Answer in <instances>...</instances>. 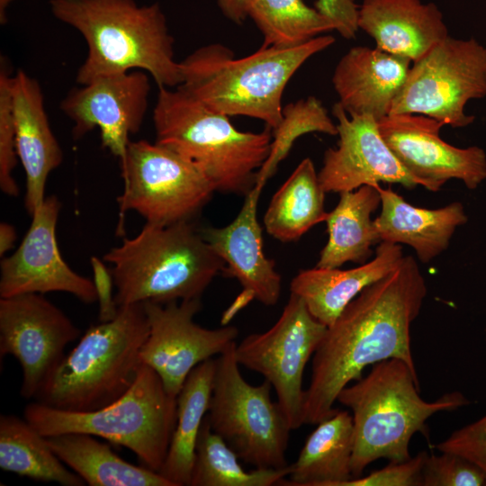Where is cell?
Here are the masks:
<instances>
[{
	"mask_svg": "<svg viewBox=\"0 0 486 486\" xmlns=\"http://www.w3.org/2000/svg\"><path fill=\"white\" fill-rule=\"evenodd\" d=\"M378 185H363L339 194L337 206L326 220L328 241L316 267L339 268L346 262L364 264L380 242L372 213L381 203Z\"/></svg>",
	"mask_w": 486,
	"mask_h": 486,
	"instance_id": "cell-25",
	"label": "cell"
},
{
	"mask_svg": "<svg viewBox=\"0 0 486 486\" xmlns=\"http://www.w3.org/2000/svg\"><path fill=\"white\" fill-rule=\"evenodd\" d=\"M378 190L381 212L374 225L380 242L408 245L422 263L443 253L456 229L468 220L460 202L426 209L409 203L392 188L378 185Z\"/></svg>",
	"mask_w": 486,
	"mask_h": 486,
	"instance_id": "cell-24",
	"label": "cell"
},
{
	"mask_svg": "<svg viewBox=\"0 0 486 486\" xmlns=\"http://www.w3.org/2000/svg\"><path fill=\"white\" fill-rule=\"evenodd\" d=\"M272 130L269 155L256 176V184L263 185L288 156L298 138L311 132L338 135L337 124L321 101L315 96H308L283 107L282 120Z\"/></svg>",
	"mask_w": 486,
	"mask_h": 486,
	"instance_id": "cell-33",
	"label": "cell"
},
{
	"mask_svg": "<svg viewBox=\"0 0 486 486\" xmlns=\"http://www.w3.org/2000/svg\"><path fill=\"white\" fill-rule=\"evenodd\" d=\"M237 454L216 434L205 416L198 436L190 486H271L290 474L281 469L256 468L247 472Z\"/></svg>",
	"mask_w": 486,
	"mask_h": 486,
	"instance_id": "cell-31",
	"label": "cell"
},
{
	"mask_svg": "<svg viewBox=\"0 0 486 486\" xmlns=\"http://www.w3.org/2000/svg\"><path fill=\"white\" fill-rule=\"evenodd\" d=\"M120 164L123 190L117 199L119 233L129 211L153 225L192 221L215 192L196 166L156 141L130 140Z\"/></svg>",
	"mask_w": 486,
	"mask_h": 486,
	"instance_id": "cell-10",
	"label": "cell"
},
{
	"mask_svg": "<svg viewBox=\"0 0 486 486\" xmlns=\"http://www.w3.org/2000/svg\"><path fill=\"white\" fill-rule=\"evenodd\" d=\"M439 452L459 454L476 464L486 475V415L454 431L435 446Z\"/></svg>",
	"mask_w": 486,
	"mask_h": 486,
	"instance_id": "cell-37",
	"label": "cell"
},
{
	"mask_svg": "<svg viewBox=\"0 0 486 486\" xmlns=\"http://www.w3.org/2000/svg\"><path fill=\"white\" fill-rule=\"evenodd\" d=\"M60 209L58 197L50 195L31 215L32 223L20 246L1 261V298L62 292L86 304L96 302L93 280L72 270L59 252L56 226Z\"/></svg>",
	"mask_w": 486,
	"mask_h": 486,
	"instance_id": "cell-17",
	"label": "cell"
},
{
	"mask_svg": "<svg viewBox=\"0 0 486 486\" xmlns=\"http://www.w3.org/2000/svg\"><path fill=\"white\" fill-rule=\"evenodd\" d=\"M334 42L333 36L320 35L292 48L261 46L241 58L222 44H208L180 61L179 87L216 112L258 119L272 130L282 120V96L290 79Z\"/></svg>",
	"mask_w": 486,
	"mask_h": 486,
	"instance_id": "cell-3",
	"label": "cell"
},
{
	"mask_svg": "<svg viewBox=\"0 0 486 486\" xmlns=\"http://www.w3.org/2000/svg\"><path fill=\"white\" fill-rule=\"evenodd\" d=\"M248 17L262 33L264 47L292 48L335 30L330 19L303 0H253Z\"/></svg>",
	"mask_w": 486,
	"mask_h": 486,
	"instance_id": "cell-32",
	"label": "cell"
},
{
	"mask_svg": "<svg viewBox=\"0 0 486 486\" xmlns=\"http://www.w3.org/2000/svg\"><path fill=\"white\" fill-rule=\"evenodd\" d=\"M153 124L156 142L196 166L215 192L246 195L270 152L271 128L241 131L179 86L158 87Z\"/></svg>",
	"mask_w": 486,
	"mask_h": 486,
	"instance_id": "cell-6",
	"label": "cell"
},
{
	"mask_svg": "<svg viewBox=\"0 0 486 486\" xmlns=\"http://www.w3.org/2000/svg\"><path fill=\"white\" fill-rule=\"evenodd\" d=\"M148 331L144 303L119 306L114 319L86 329L35 401L68 411H92L113 402L137 376Z\"/></svg>",
	"mask_w": 486,
	"mask_h": 486,
	"instance_id": "cell-7",
	"label": "cell"
},
{
	"mask_svg": "<svg viewBox=\"0 0 486 486\" xmlns=\"http://www.w3.org/2000/svg\"><path fill=\"white\" fill-rule=\"evenodd\" d=\"M215 365V359L210 358L195 366L176 397V423L158 472L174 486H190L195 446L209 409Z\"/></svg>",
	"mask_w": 486,
	"mask_h": 486,
	"instance_id": "cell-28",
	"label": "cell"
},
{
	"mask_svg": "<svg viewBox=\"0 0 486 486\" xmlns=\"http://www.w3.org/2000/svg\"><path fill=\"white\" fill-rule=\"evenodd\" d=\"M91 266L98 303V320L100 322L112 320L117 315L119 306L115 302V293H113L115 284L111 269L104 259L96 256L91 257Z\"/></svg>",
	"mask_w": 486,
	"mask_h": 486,
	"instance_id": "cell-38",
	"label": "cell"
},
{
	"mask_svg": "<svg viewBox=\"0 0 486 486\" xmlns=\"http://www.w3.org/2000/svg\"><path fill=\"white\" fill-rule=\"evenodd\" d=\"M428 454L422 468V486H482L486 475L468 459L449 452Z\"/></svg>",
	"mask_w": 486,
	"mask_h": 486,
	"instance_id": "cell-35",
	"label": "cell"
},
{
	"mask_svg": "<svg viewBox=\"0 0 486 486\" xmlns=\"http://www.w3.org/2000/svg\"><path fill=\"white\" fill-rule=\"evenodd\" d=\"M80 329L40 293L0 299V356H14L22 371L20 394L36 399Z\"/></svg>",
	"mask_w": 486,
	"mask_h": 486,
	"instance_id": "cell-13",
	"label": "cell"
},
{
	"mask_svg": "<svg viewBox=\"0 0 486 486\" xmlns=\"http://www.w3.org/2000/svg\"><path fill=\"white\" fill-rule=\"evenodd\" d=\"M330 19L335 30L346 40H353L358 32L359 5L355 0H317L314 6Z\"/></svg>",
	"mask_w": 486,
	"mask_h": 486,
	"instance_id": "cell-39",
	"label": "cell"
},
{
	"mask_svg": "<svg viewBox=\"0 0 486 486\" xmlns=\"http://www.w3.org/2000/svg\"><path fill=\"white\" fill-rule=\"evenodd\" d=\"M325 194L312 160L302 159L270 201L264 217L266 232L281 242L298 240L326 221Z\"/></svg>",
	"mask_w": 486,
	"mask_h": 486,
	"instance_id": "cell-29",
	"label": "cell"
},
{
	"mask_svg": "<svg viewBox=\"0 0 486 486\" xmlns=\"http://www.w3.org/2000/svg\"><path fill=\"white\" fill-rule=\"evenodd\" d=\"M23 418L44 436L84 433L126 447L143 466L158 472L176 423V398L141 364L130 389L101 409L68 411L33 401L24 408Z\"/></svg>",
	"mask_w": 486,
	"mask_h": 486,
	"instance_id": "cell-8",
	"label": "cell"
},
{
	"mask_svg": "<svg viewBox=\"0 0 486 486\" xmlns=\"http://www.w3.org/2000/svg\"><path fill=\"white\" fill-rule=\"evenodd\" d=\"M103 259L110 266L118 306L200 299L224 267L192 221L146 223Z\"/></svg>",
	"mask_w": 486,
	"mask_h": 486,
	"instance_id": "cell-5",
	"label": "cell"
},
{
	"mask_svg": "<svg viewBox=\"0 0 486 486\" xmlns=\"http://www.w3.org/2000/svg\"><path fill=\"white\" fill-rule=\"evenodd\" d=\"M253 0H216L223 15L236 24H242L248 17Z\"/></svg>",
	"mask_w": 486,
	"mask_h": 486,
	"instance_id": "cell-40",
	"label": "cell"
},
{
	"mask_svg": "<svg viewBox=\"0 0 486 486\" xmlns=\"http://www.w3.org/2000/svg\"><path fill=\"white\" fill-rule=\"evenodd\" d=\"M16 240L14 227L7 222L0 223V256L3 257L10 251Z\"/></svg>",
	"mask_w": 486,
	"mask_h": 486,
	"instance_id": "cell-41",
	"label": "cell"
},
{
	"mask_svg": "<svg viewBox=\"0 0 486 486\" xmlns=\"http://www.w3.org/2000/svg\"><path fill=\"white\" fill-rule=\"evenodd\" d=\"M149 331L140 351V360L160 377L165 389L176 398L199 364L221 354L238 335L234 326L206 328L194 321L200 299L166 304L145 302Z\"/></svg>",
	"mask_w": 486,
	"mask_h": 486,
	"instance_id": "cell-14",
	"label": "cell"
},
{
	"mask_svg": "<svg viewBox=\"0 0 486 486\" xmlns=\"http://www.w3.org/2000/svg\"><path fill=\"white\" fill-rule=\"evenodd\" d=\"M428 453L400 463L391 462L386 467L366 476L353 478L342 486H419L422 485V468Z\"/></svg>",
	"mask_w": 486,
	"mask_h": 486,
	"instance_id": "cell-36",
	"label": "cell"
},
{
	"mask_svg": "<svg viewBox=\"0 0 486 486\" xmlns=\"http://www.w3.org/2000/svg\"><path fill=\"white\" fill-rule=\"evenodd\" d=\"M337 401L353 413V478L362 476L364 468L379 458L392 463L409 460L412 436L419 432L428 438L427 420L432 415L468 404L459 392L432 402L424 400L417 372L399 358L374 364L365 377L341 390Z\"/></svg>",
	"mask_w": 486,
	"mask_h": 486,
	"instance_id": "cell-4",
	"label": "cell"
},
{
	"mask_svg": "<svg viewBox=\"0 0 486 486\" xmlns=\"http://www.w3.org/2000/svg\"><path fill=\"white\" fill-rule=\"evenodd\" d=\"M264 186L256 184L245 195L240 211L230 223L201 230L203 238L223 261L224 275L236 278L242 287V292L225 311L223 325L250 301L273 306L281 295L282 278L274 260L265 255L262 228L257 220V205Z\"/></svg>",
	"mask_w": 486,
	"mask_h": 486,
	"instance_id": "cell-19",
	"label": "cell"
},
{
	"mask_svg": "<svg viewBox=\"0 0 486 486\" xmlns=\"http://www.w3.org/2000/svg\"><path fill=\"white\" fill-rule=\"evenodd\" d=\"M150 90L142 70L103 76L70 90L60 109L73 122L75 139L98 128L103 147L121 160L130 136L142 126Z\"/></svg>",
	"mask_w": 486,
	"mask_h": 486,
	"instance_id": "cell-16",
	"label": "cell"
},
{
	"mask_svg": "<svg viewBox=\"0 0 486 486\" xmlns=\"http://www.w3.org/2000/svg\"><path fill=\"white\" fill-rule=\"evenodd\" d=\"M444 125L414 113L389 114L378 121L384 141L418 185L437 192L457 179L474 190L486 180V153L478 146L447 143L440 137Z\"/></svg>",
	"mask_w": 486,
	"mask_h": 486,
	"instance_id": "cell-15",
	"label": "cell"
},
{
	"mask_svg": "<svg viewBox=\"0 0 486 486\" xmlns=\"http://www.w3.org/2000/svg\"><path fill=\"white\" fill-rule=\"evenodd\" d=\"M13 76L6 62L1 58L0 67V188L8 196H17L19 187L14 170L19 160L12 101Z\"/></svg>",
	"mask_w": 486,
	"mask_h": 486,
	"instance_id": "cell-34",
	"label": "cell"
},
{
	"mask_svg": "<svg viewBox=\"0 0 486 486\" xmlns=\"http://www.w3.org/2000/svg\"><path fill=\"white\" fill-rule=\"evenodd\" d=\"M308 436L296 462L291 464L290 480L280 484L293 486H342L353 479V418L338 410L317 424Z\"/></svg>",
	"mask_w": 486,
	"mask_h": 486,
	"instance_id": "cell-26",
	"label": "cell"
},
{
	"mask_svg": "<svg viewBox=\"0 0 486 486\" xmlns=\"http://www.w3.org/2000/svg\"><path fill=\"white\" fill-rule=\"evenodd\" d=\"M16 150L25 174L24 206L30 215L43 202L50 174L63 161L44 107L40 83L19 69L13 76Z\"/></svg>",
	"mask_w": 486,
	"mask_h": 486,
	"instance_id": "cell-20",
	"label": "cell"
},
{
	"mask_svg": "<svg viewBox=\"0 0 486 486\" xmlns=\"http://www.w3.org/2000/svg\"><path fill=\"white\" fill-rule=\"evenodd\" d=\"M14 0H0V23L2 25L6 23L7 21V15H6V10L9 4Z\"/></svg>",
	"mask_w": 486,
	"mask_h": 486,
	"instance_id": "cell-42",
	"label": "cell"
},
{
	"mask_svg": "<svg viewBox=\"0 0 486 486\" xmlns=\"http://www.w3.org/2000/svg\"><path fill=\"white\" fill-rule=\"evenodd\" d=\"M427 284L415 258L364 288L328 326L312 358L305 391L303 424L317 425L332 417L338 393L362 377L369 364L399 358L417 372L410 326L418 316Z\"/></svg>",
	"mask_w": 486,
	"mask_h": 486,
	"instance_id": "cell-1",
	"label": "cell"
},
{
	"mask_svg": "<svg viewBox=\"0 0 486 486\" xmlns=\"http://www.w3.org/2000/svg\"><path fill=\"white\" fill-rule=\"evenodd\" d=\"M327 328L310 314L299 296L291 292L273 327L236 344L237 362L271 383L292 430L303 425V372Z\"/></svg>",
	"mask_w": 486,
	"mask_h": 486,
	"instance_id": "cell-12",
	"label": "cell"
},
{
	"mask_svg": "<svg viewBox=\"0 0 486 486\" xmlns=\"http://www.w3.org/2000/svg\"><path fill=\"white\" fill-rule=\"evenodd\" d=\"M357 25L376 48L412 63L449 35L436 4L421 0H363Z\"/></svg>",
	"mask_w": 486,
	"mask_h": 486,
	"instance_id": "cell-22",
	"label": "cell"
},
{
	"mask_svg": "<svg viewBox=\"0 0 486 486\" xmlns=\"http://www.w3.org/2000/svg\"><path fill=\"white\" fill-rule=\"evenodd\" d=\"M486 96V46L477 40L447 36L412 63L391 113H414L453 128L474 121L469 101Z\"/></svg>",
	"mask_w": 486,
	"mask_h": 486,
	"instance_id": "cell-11",
	"label": "cell"
},
{
	"mask_svg": "<svg viewBox=\"0 0 486 486\" xmlns=\"http://www.w3.org/2000/svg\"><path fill=\"white\" fill-rule=\"evenodd\" d=\"M0 468L41 482L86 484L54 453L46 436L14 415L0 417Z\"/></svg>",
	"mask_w": 486,
	"mask_h": 486,
	"instance_id": "cell-30",
	"label": "cell"
},
{
	"mask_svg": "<svg viewBox=\"0 0 486 486\" xmlns=\"http://www.w3.org/2000/svg\"><path fill=\"white\" fill-rule=\"evenodd\" d=\"M403 256L400 245L382 241L373 259L354 268L301 270L292 279L290 291L304 302L317 320L328 327L364 288L394 270Z\"/></svg>",
	"mask_w": 486,
	"mask_h": 486,
	"instance_id": "cell-23",
	"label": "cell"
},
{
	"mask_svg": "<svg viewBox=\"0 0 486 486\" xmlns=\"http://www.w3.org/2000/svg\"><path fill=\"white\" fill-rule=\"evenodd\" d=\"M332 114L338 121V142L325 151L318 173L325 193L340 194L379 183L408 189L418 185L384 141L374 117L348 114L338 102Z\"/></svg>",
	"mask_w": 486,
	"mask_h": 486,
	"instance_id": "cell-18",
	"label": "cell"
},
{
	"mask_svg": "<svg viewBox=\"0 0 486 486\" xmlns=\"http://www.w3.org/2000/svg\"><path fill=\"white\" fill-rule=\"evenodd\" d=\"M232 343L215 359V374L207 418L243 462L256 468L286 467L292 430L270 396L271 383L249 384L239 371Z\"/></svg>",
	"mask_w": 486,
	"mask_h": 486,
	"instance_id": "cell-9",
	"label": "cell"
},
{
	"mask_svg": "<svg viewBox=\"0 0 486 486\" xmlns=\"http://www.w3.org/2000/svg\"><path fill=\"white\" fill-rule=\"evenodd\" d=\"M59 459L90 486H174L159 472L121 458L106 444L84 433L46 436Z\"/></svg>",
	"mask_w": 486,
	"mask_h": 486,
	"instance_id": "cell-27",
	"label": "cell"
},
{
	"mask_svg": "<svg viewBox=\"0 0 486 486\" xmlns=\"http://www.w3.org/2000/svg\"><path fill=\"white\" fill-rule=\"evenodd\" d=\"M412 62L376 47L355 46L338 62L332 84L348 114H370L379 120L391 113Z\"/></svg>",
	"mask_w": 486,
	"mask_h": 486,
	"instance_id": "cell-21",
	"label": "cell"
},
{
	"mask_svg": "<svg viewBox=\"0 0 486 486\" xmlns=\"http://www.w3.org/2000/svg\"><path fill=\"white\" fill-rule=\"evenodd\" d=\"M50 7L56 19L76 30L86 42L87 55L76 76L79 85L132 69L148 73L158 87L182 84L175 40L158 3L50 0Z\"/></svg>",
	"mask_w": 486,
	"mask_h": 486,
	"instance_id": "cell-2",
	"label": "cell"
}]
</instances>
